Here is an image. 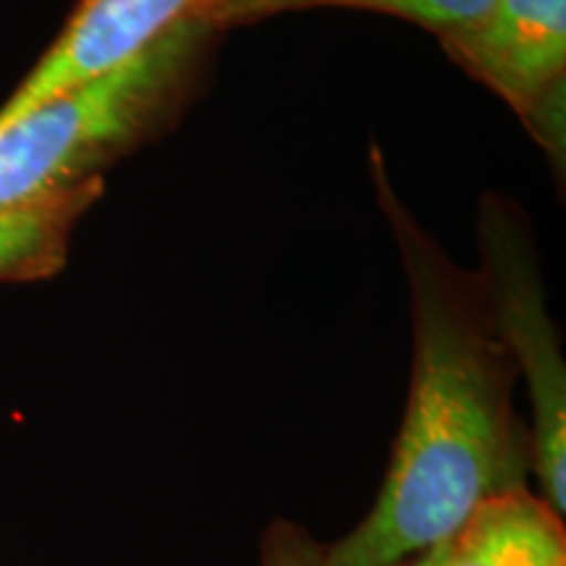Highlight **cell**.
I'll return each instance as SVG.
<instances>
[{
  "label": "cell",
  "instance_id": "obj_1",
  "mask_svg": "<svg viewBox=\"0 0 566 566\" xmlns=\"http://www.w3.org/2000/svg\"><path fill=\"white\" fill-rule=\"evenodd\" d=\"M380 208L412 296V386L391 467L370 514L325 548L328 566H394L449 543L493 495L522 485L512 373L478 273L415 221L373 153Z\"/></svg>",
  "mask_w": 566,
  "mask_h": 566
},
{
  "label": "cell",
  "instance_id": "obj_2",
  "mask_svg": "<svg viewBox=\"0 0 566 566\" xmlns=\"http://www.w3.org/2000/svg\"><path fill=\"white\" fill-rule=\"evenodd\" d=\"M216 30L171 27L111 74L53 95L0 129V210L66 195L171 126L202 80Z\"/></svg>",
  "mask_w": 566,
  "mask_h": 566
},
{
  "label": "cell",
  "instance_id": "obj_3",
  "mask_svg": "<svg viewBox=\"0 0 566 566\" xmlns=\"http://www.w3.org/2000/svg\"><path fill=\"white\" fill-rule=\"evenodd\" d=\"M480 268L495 336L527 380L533 405V467L558 514L566 506V370L556 323L543 296L533 233L514 202L480 205Z\"/></svg>",
  "mask_w": 566,
  "mask_h": 566
},
{
  "label": "cell",
  "instance_id": "obj_4",
  "mask_svg": "<svg viewBox=\"0 0 566 566\" xmlns=\"http://www.w3.org/2000/svg\"><path fill=\"white\" fill-rule=\"evenodd\" d=\"M449 59L512 108L551 160L566 147V0H495L441 38Z\"/></svg>",
  "mask_w": 566,
  "mask_h": 566
},
{
  "label": "cell",
  "instance_id": "obj_5",
  "mask_svg": "<svg viewBox=\"0 0 566 566\" xmlns=\"http://www.w3.org/2000/svg\"><path fill=\"white\" fill-rule=\"evenodd\" d=\"M208 0H80L27 80L0 105V129L53 95L111 74Z\"/></svg>",
  "mask_w": 566,
  "mask_h": 566
},
{
  "label": "cell",
  "instance_id": "obj_6",
  "mask_svg": "<svg viewBox=\"0 0 566 566\" xmlns=\"http://www.w3.org/2000/svg\"><path fill=\"white\" fill-rule=\"evenodd\" d=\"M446 566H566L562 520L548 501L509 488L451 537Z\"/></svg>",
  "mask_w": 566,
  "mask_h": 566
},
{
  "label": "cell",
  "instance_id": "obj_7",
  "mask_svg": "<svg viewBox=\"0 0 566 566\" xmlns=\"http://www.w3.org/2000/svg\"><path fill=\"white\" fill-rule=\"evenodd\" d=\"M101 195L103 179H97L45 202L0 210V281H42L61 273L71 233Z\"/></svg>",
  "mask_w": 566,
  "mask_h": 566
},
{
  "label": "cell",
  "instance_id": "obj_8",
  "mask_svg": "<svg viewBox=\"0 0 566 566\" xmlns=\"http://www.w3.org/2000/svg\"><path fill=\"white\" fill-rule=\"evenodd\" d=\"M495 0H208L200 17L221 34L229 27L273 17V13L317 9V6H344L365 9L415 21L438 38H449L464 27L483 19Z\"/></svg>",
  "mask_w": 566,
  "mask_h": 566
},
{
  "label": "cell",
  "instance_id": "obj_9",
  "mask_svg": "<svg viewBox=\"0 0 566 566\" xmlns=\"http://www.w3.org/2000/svg\"><path fill=\"white\" fill-rule=\"evenodd\" d=\"M263 566H328V558L304 530L275 522L263 541Z\"/></svg>",
  "mask_w": 566,
  "mask_h": 566
},
{
  "label": "cell",
  "instance_id": "obj_10",
  "mask_svg": "<svg viewBox=\"0 0 566 566\" xmlns=\"http://www.w3.org/2000/svg\"><path fill=\"white\" fill-rule=\"evenodd\" d=\"M446 554H449V543H441V546L422 551L412 566H446Z\"/></svg>",
  "mask_w": 566,
  "mask_h": 566
}]
</instances>
